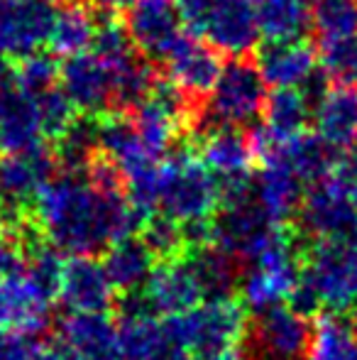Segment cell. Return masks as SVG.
I'll list each match as a JSON object with an SVG mask.
<instances>
[{"mask_svg": "<svg viewBox=\"0 0 357 360\" xmlns=\"http://www.w3.org/2000/svg\"><path fill=\"white\" fill-rule=\"evenodd\" d=\"M93 8L105 18H118V15H128V10L133 8L135 0H90Z\"/></svg>", "mask_w": 357, "mask_h": 360, "instance_id": "cell-42", "label": "cell"}, {"mask_svg": "<svg viewBox=\"0 0 357 360\" xmlns=\"http://www.w3.org/2000/svg\"><path fill=\"white\" fill-rule=\"evenodd\" d=\"M311 5L304 0H257L260 32L264 42L301 39L311 22Z\"/></svg>", "mask_w": 357, "mask_h": 360, "instance_id": "cell-30", "label": "cell"}, {"mask_svg": "<svg viewBox=\"0 0 357 360\" xmlns=\"http://www.w3.org/2000/svg\"><path fill=\"white\" fill-rule=\"evenodd\" d=\"M54 0H0V59H22L42 52L57 20Z\"/></svg>", "mask_w": 357, "mask_h": 360, "instance_id": "cell-12", "label": "cell"}, {"mask_svg": "<svg viewBox=\"0 0 357 360\" xmlns=\"http://www.w3.org/2000/svg\"><path fill=\"white\" fill-rule=\"evenodd\" d=\"M39 360H81V356L64 341H57V343H49L47 348H42Z\"/></svg>", "mask_w": 357, "mask_h": 360, "instance_id": "cell-43", "label": "cell"}, {"mask_svg": "<svg viewBox=\"0 0 357 360\" xmlns=\"http://www.w3.org/2000/svg\"><path fill=\"white\" fill-rule=\"evenodd\" d=\"M57 157L44 147L29 152H3L0 155V214L10 223H20L25 211L34 206L39 191L54 176Z\"/></svg>", "mask_w": 357, "mask_h": 360, "instance_id": "cell-10", "label": "cell"}, {"mask_svg": "<svg viewBox=\"0 0 357 360\" xmlns=\"http://www.w3.org/2000/svg\"><path fill=\"white\" fill-rule=\"evenodd\" d=\"M323 311L350 316L357 309V240H316L301 270Z\"/></svg>", "mask_w": 357, "mask_h": 360, "instance_id": "cell-5", "label": "cell"}, {"mask_svg": "<svg viewBox=\"0 0 357 360\" xmlns=\"http://www.w3.org/2000/svg\"><path fill=\"white\" fill-rule=\"evenodd\" d=\"M223 206V186L201 157L189 152L162 162L157 186V209L162 216L191 228L210 223Z\"/></svg>", "mask_w": 357, "mask_h": 360, "instance_id": "cell-2", "label": "cell"}, {"mask_svg": "<svg viewBox=\"0 0 357 360\" xmlns=\"http://www.w3.org/2000/svg\"><path fill=\"white\" fill-rule=\"evenodd\" d=\"M44 128L34 96L15 81V74L0 64V150L29 152L44 147Z\"/></svg>", "mask_w": 357, "mask_h": 360, "instance_id": "cell-16", "label": "cell"}, {"mask_svg": "<svg viewBox=\"0 0 357 360\" xmlns=\"http://www.w3.org/2000/svg\"><path fill=\"white\" fill-rule=\"evenodd\" d=\"M267 98V81L262 79L257 64L248 59H230L223 64V72L208 94L206 128L218 125L243 130L255 125V120L264 115Z\"/></svg>", "mask_w": 357, "mask_h": 360, "instance_id": "cell-8", "label": "cell"}, {"mask_svg": "<svg viewBox=\"0 0 357 360\" xmlns=\"http://www.w3.org/2000/svg\"><path fill=\"white\" fill-rule=\"evenodd\" d=\"M32 209L49 245L69 257L105 252L142 228V218L108 160H93L86 172L62 169L54 174Z\"/></svg>", "mask_w": 357, "mask_h": 360, "instance_id": "cell-1", "label": "cell"}, {"mask_svg": "<svg viewBox=\"0 0 357 360\" xmlns=\"http://www.w3.org/2000/svg\"><path fill=\"white\" fill-rule=\"evenodd\" d=\"M25 260L20 257V250L15 245L13 236H10V226L5 223L3 214H0V280L10 275H18Z\"/></svg>", "mask_w": 357, "mask_h": 360, "instance_id": "cell-41", "label": "cell"}, {"mask_svg": "<svg viewBox=\"0 0 357 360\" xmlns=\"http://www.w3.org/2000/svg\"><path fill=\"white\" fill-rule=\"evenodd\" d=\"M304 3H309V5H311V8H314V3H316V0H304Z\"/></svg>", "mask_w": 357, "mask_h": 360, "instance_id": "cell-46", "label": "cell"}, {"mask_svg": "<svg viewBox=\"0 0 357 360\" xmlns=\"http://www.w3.org/2000/svg\"><path fill=\"white\" fill-rule=\"evenodd\" d=\"M57 162L69 172H86L98 150V120L83 115L72 123V128L57 140Z\"/></svg>", "mask_w": 357, "mask_h": 360, "instance_id": "cell-33", "label": "cell"}, {"mask_svg": "<svg viewBox=\"0 0 357 360\" xmlns=\"http://www.w3.org/2000/svg\"><path fill=\"white\" fill-rule=\"evenodd\" d=\"M95 32H98V22H95L93 13L81 3H69L57 10L49 47L64 59L76 57L93 47Z\"/></svg>", "mask_w": 357, "mask_h": 360, "instance_id": "cell-28", "label": "cell"}, {"mask_svg": "<svg viewBox=\"0 0 357 360\" xmlns=\"http://www.w3.org/2000/svg\"><path fill=\"white\" fill-rule=\"evenodd\" d=\"M42 348L37 336L0 331V360H39Z\"/></svg>", "mask_w": 357, "mask_h": 360, "instance_id": "cell-40", "label": "cell"}, {"mask_svg": "<svg viewBox=\"0 0 357 360\" xmlns=\"http://www.w3.org/2000/svg\"><path fill=\"white\" fill-rule=\"evenodd\" d=\"M301 270L304 267L296 257L294 243L289 236H284L257 260L250 262V270L240 280V297H243L245 309L264 314L289 302L301 280Z\"/></svg>", "mask_w": 357, "mask_h": 360, "instance_id": "cell-9", "label": "cell"}, {"mask_svg": "<svg viewBox=\"0 0 357 360\" xmlns=\"http://www.w3.org/2000/svg\"><path fill=\"white\" fill-rule=\"evenodd\" d=\"M52 299L32 285L25 272L0 280V331L37 333L47 331Z\"/></svg>", "mask_w": 357, "mask_h": 360, "instance_id": "cell-19", "label": "cell"}, {"mask_svg": "<svg viewBox=\"0 0 357 360\" xmlns=\"http://www.w3.org/2000/svg\"><path fill=\"white\" fill-rule=\"evenodd\" d=\"M345 169L350 172V176H353V179L357 181V147L353 152H350V160L345 162Z\"/></svg>", "mask_w": 357, "mask_h": 360, "instance_id": "cell-45", "label": "cell"}, {"mask_svg": "<svg viewBox=\"0 0 357 360\" xmlns=\"http://www.w3.org/2000/svg\"><path fill=\"white\" fill-rule=\"evenodd\" d=\"M59 299L69 314H105L115 302V287L103 260L93 255L67 257Z\"/></svg>", "mask_w": 357, "mask_h": 360, "instance_id": "cell-18", "label": "cell"}, {"mask_svg": "<svg viewBox=\"0 0 357 360\" xmlns=\"http://www.w3.org/2000/svg\"><path fill=\"white\" fill-rule=\"evenodd\" d=\"M299 226L314 240H345L357 233V181L343 167L309 186Z\"/></svg>", "mask_w": 357, "mask_h": 360, "instance_id": "cell-6", "label": "cell"}, {"mask_svg": "<svg viewBox=\"0 0 357 360\" xmlns=\"http://www.w3.org/2000/svg\"><path fill=\"white\" fill-rule=\"evenodd\" d=\"M198 157L220 181L223 196L252 186V165L257 157H255L250 135L235 128L210 125L206 128L203 140H201Z\"/></svg>", "mask_w": 357, "mask_h": 360, "instance_id": "cell-14", "label": "cell"}, {"mask_svg": "<svg viewBox=\"0 0 357 360\" xmlns=\"http://www.w3.org/2000/svg\"><path fill=\"white\" fill-rule=\"evenodd\" d=\"M186 30L218 54L245 59L262 37L257 0H179Z\"/></svg>", "mask_w": 357, "mask_h": 360, "instance_id": "cell-3", "label": "cell"}, {"mask_svg": "<svg viewBox=\"0 0 357 360\" xmlns=\"http://www.w3.org/2000/svg\"><path fill=\"white\" fill-rule=\"evenodd\" d=\"M314 96L306 89H274L264 105V128L276 138H291L304 133L306 123L314 115Z\"/></svg>", "mask_w": 357, "mask_h": 360, "instance_id": "cell-29", "label": "cell"}, {"mask_svg": "<svg viewBox=\"0 0 357 360\" xmlns=\"http://www.w3.org/2000/svg\"><path fill=\"white\" fill-rule=\"evenodd\" d=\"M59 72H62V67L54 62L52 54L37 52L32 57L22 59V62H18L13 74L20 89H25L29 96H39L44 91L59 86Z\"/></svg>", "mask_w": 357, "mask_h": 360, "instance_id": "cell-39", "label": "cell"}, {"mask_svg": "<svg viewBox=\"0 0 357 360\" xmlns=\"http://www.w3.org/2000/svg\"><path fill=\"white\" fill-rule=\"evenodd\" d=\"M213 245L233 255L235 260L250 262L257 260L262 252L286 236L284 226L274 223L264 214L262 206L255 201L252 186L235 194L223 196V206L210 221Z\"/></svg>", "mask_w": 357, "mask_h": 360, "instance_id": "cell-4", "label": "cell"}, {"mask_svg": "<svg viewBox=\"0 0 357 360\" xmlns=\"http://www.w3.org/2000/svg\"><path fill=\"white\" fill-rule=\"evenodd\" d=\"M252 196L271 221L284 226L299 216L304 204V181L281 160H264L252 179Z\"/></svg>", "mask_w": 357, "mask_h": 360, "instance_id": "cell-23", "label": "cell"}, {"mask_svg": "<svg viewBox=\"0 0 357 360\" xmlns=\"http://www.w3.org/2000/svg\"><path fill=\"white\" fill-rule=\"evenodd\" d=\"M309 360H357V326L340 314L321 316L311 336Z\"/></svg>", "mask_w": 357, "mask_h": 360, "instance_id": "cell-31", "label": "cell"}, {"mask_svg": "<svg viewBox=\"0 0 357 360\" xmlns=\"http://www.w3.org/2000/svg\"><path fill=\"white\" fill-rule=\"evenodd\" d=\"M34 103H37V113L42 120V128L47 138H62L72 123L76 120V108L67 98V94L62 91V86H54V89L44 91V94L34 96Z\"/></svg>", "mask_w": 357, "mask_h": 360, "instance_id": "cell-38", "label": "cell"}, {"mask_svg": "<svg viewBox=\"0 0 357 360\" xmlns=\"http://www.w3.org/2000/svg\"><path fill=\"white\" fill-rule=\"evenodd\" d=\"M194 360H245L243 351L240 348H233V351H223V353H210V356H201Z\"/></svg>", "mask_w": 357, "mask_h": 360, "instance_id": "cell-44", "label": "cell"}, {"mask_svg": "<svg viewBox=\"0 0 357 360\" xmlns=\"http://www.w3.org/2000/svg\"><path fill=\"white\" fill-rule=\"evenodd\" d=\"M62 341L81 360H125L118 323L108 314H69L62 323Z\"/></svg>", "mask_w": 357, "mask_h": 360, "instance_id": "cell-25", "label": "cell"}, {"mask_svg": "<svg viewBox=\"0 0 357 360\" xmlns=\"http://www.w3.org/2000/svg\"><path fill=\"white\" fill-rule=\"evenodd\" d=\"M59 86L83 115H105L115 108V67L93 49L64 59L59 72Z\"/></svg>", "mask_w": 357, "mask_h": 360, "instance_id": "cell-13", "label": "cell"}, {"mask_svg": "<svg viewBox=\"0 0 357 360\" xmlns=\"http://www.w3.org/2000/svg\"><path fill=\"white\" fill-rule=\"evenodd\" d=\"M142 294L152 307V311L162 314L167 319L181 316V314L191 311V309L206 302L198 280H196L186 257L159 262L154 267L152 277H149L147 287L142 289Z\"/></svg>", "mask_w": 357, "mask_h": 360, "instance_id": "cell-21", "label": "cell"}, {"mask_svg": "<svg viewBox=\"0 0 357 360\" xmlns=\"http://www.w3.org/2000/svg\"><path fill=\"white\" fill-rule=\"evenodd\" d=\"M142 238L157 260H174L186 248V228L167 216H152L144 221Z\"/></svg>", "mask_w": 357, "mask_h": 360, "instance_id": "cell-37", "label": "cell"}, {"mask_svg": "<svg viewBox=\"0 0 357 360\" xmlns=\"http://www.w3.org/2000/svg\"><path fill=\"white\" fill-rule=\"evenodd\" d=\"M314 328L304 314L289 304L257 314V321L250 333V346L257 360H301L309 356Z\"/></svg>", "mask_w": 357, "mask_h": 360, "instance_id": "cell-15", "label": "cell"}, {"mask_svg": "<svg viewBox=\"0 0 357 360\" xmlns=\"http://www.w3.org/2000/svg\"><path fill=\"white\" fill-rule=\"evenodd\" d=\"M318 67L338 89H357V37L318 39Z\"/></svg>", "mask_w": 357, "mask_h": 360, "instance_id": "cell-34", "label": "cell"}, {"mask_svg": "<svg viewBox=\"0 0 357 360\" xmlns=\"http://www.w3.org/2000/svg\"><path fill=\"white\" fill-rule=\"evenodd\" d=\"M174 338L191 356H210L240 348L248 331V309L233 299H210L181 316L164 319Z\"/></svg>", "mask_w": 357, "mask_h": 360, "instance_id": "cell-7", "label": "cell"}, {"mask_svg": "<svg viewBox=\"0 0 357 360\" xmlns=\"http://www.w3.org/2000/svg\"><path fill=\"white\" fill-rule=\"evenodd\" d=\"M64 265L67 260L54 245H32L25 257L22 272L32 280V285L42 289L49 299H59V289H62Z\"/></svg>", "mask_w": 357, "mask_h": 360, "instance_id": "cell-36", "label": "cell"}, {"mask_svg": "<svg viewBox=\"0 0 357 360\" xmlns=\"http://www.w3.org/2000/svg\"><path fill=\"white\" fill-rule=\"evenodd\" d=\"M186 118V96L172 81H157L152 96L133 110V125L142 143L157 157H164L174 147Z\"/></svg>", "mask_w": 357, "mask_h": 360, "instance_id": "cell-17", "label": "cell"}, {"mask_svg": "<svg viewBox=\"0 0 357 360\" xmlns=\"http://www.w3.org/2000/svg\"><path fill=\"white\" fill-rule=\"evenodd\" d=\"M125 30L133 47L154 62H167L189 34L179 0H135L125 15Z\"/></svg>", "mask_w": 357, "mask_h": 360, "instance_id": "cell-11", "label": "cell"}, {"mask_svg": "<svg viewBox=\"0 0 357 360\" xmlns=\"http://www.w3.org/2000/svg\"><path fill=\"white\" fill-rule=\"evenodd\" d=\"M311 22L318 39L357 37V0H316Z\"/></svg>", "mask_w": 357, "mask_h": 360, "instance_id": "cell-35", "label": "cell"}, {"mask_svg": "<svg viewBox=\"0 0 357 360\" xmlns=\"http://www.w3.org/2000/svg\"><path fill=\"white\" fill-rule=\"evenodd\" d=\"M316 135L333 152H353L357 147V94L335 89L321 94L314 105Z\"/></svg>", "mask_w": 357, "mask_h": 360, "instance_id": "cell-24", "label": "cell"}, {"mask_svg": "<svg viewBox=\"0 0 357 360\" xmlns=\"http://www.w3.org/2000/svg\"><path fill=\"white\" fill-rule=\"evenodd\" d=\"M255 64L271 89H311L316 84L318 52L304 39L264 42Z\"/></svg>", "mask_w": 357, "mask_h": 360, "instance_id": "cell-20", "label": "cell"}, {"mask_svg": "<svg viewBox=\"0 0 357 360\" xmlns=\"http://www.w3.org/2000/svg\"><path fill=\"white\" fill-rule=\"evenodd\" d=\"M169 81L186 96V98H203L213 91L215 81L223 72L218 52L210 44L201 42L196 34H186L184 42L167 59Z\"/></svg>", "mask_w": 357, "mask_h": 360, "instance_id": "cell-22", "label": "cell"}, {"mask_svg": "<svg viewBox=\"0 0 357 360\" xmlns=\"http://www.w3.org/2000/svg\"><path fill=\"white\" fill-rule=\"evenodd\" d=\"M103 265H105V272H108L110 282H113L115 292L135 294L147 287L149 277H152L154 267H157L159 262L142 238L130 236V238H123V240L113 243V245L103 252Z\"/></svg>", "mask_w": 357, "mask_h": 360, "instance_id": "cell-26", "label": "cell"}, {"mask_svg": "<svg viewBox=\"0 0 357 360\" xmlns=\"http://www.w3.org/2000/svg\"><path fill=\"white\" fill-rule=\"evenodd\" d=\"M157 79L154 69L144 57H128L125 62L115 64V108H137L142 101L152 96Z\"/></svg>", "mask_w": 357, "mask_h": 360, "instance_id": "cell-32", "label": "cell"}, {"mask_svg": "<svg viewBox=\"0 0 357 360\" xmlns=\"http://www.w3.org/2000/svg\"><path fill=\"white\" fill-rule=\"evenodd\" d=\"M186 260H189L191 270L198 280L206 302L230 299V294L240 287L243 277L238 272V260L225 250H220L218 245L194 248V252L186 255Z\"/></svg>", "mask_w": 357, "mask_h": 360, "instance_id": "cell-27", "label": "cell"}]
</instances>
